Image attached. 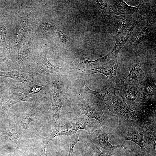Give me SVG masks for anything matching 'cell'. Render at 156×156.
Instances as JSON below:
<instances>
[{"label":"cell","instance_id":"obj_1","mask_svg":"<svg viewBox=\"0 0 156 156\" xmlns=\"http://www.w3.org/2000/svg\"><path fill=\"white\" fill-rule=\"evenodd\" d=\"M63 75L53 77L49 83V92L55 126L60 125L59 115L63 107L67 88V82Z\"/></svg>","mask_w":156,"mask_h":156},{"label":"cell","instance_id":"obj_2","mask_svg":"<svg viewBox=\"0 0 156 156\" xmlns=\"http://www.w3.org/2000/svg\"><path fill=\"white\" fill-rule=\"evenodd\" d=\"M33 61L31 65L27 67L39 79L50 74L59 73L63 75L77 69L75 68H62L53 65L48 60L44 50H42L36 56Z\"/></svg>","mask_w":156,"mask_h":156},{"label":"cell","instance_id":"obj_3","mask_svg":"<svg viewBox=\"0 0 156 156\" xmlns=\"http://www.w3.org/2000/svg\"><path fill=\"white\" fill-rule=\"evenodd\" d=\"M124 122L119 126V137L124 140L131 141L136 144L143 152L146 151L143 144L144 136L142 127L137 121L123 120Z\"/></svg>","mask_w":156,"mask_h":156},{"label":"cell","instance_id":"obj_4","mask_svg":"<svg viewBox=\"0 0 156 156\" xmlns=\"http://www.w3.org/2000/svg\"><path fill=\"white\" fill-rule=\"evenodd\" d=\"M95 130L89 133L90 142L101 148L103 152L109 155L118 156L123 150L122 145L113 146L109 142L108 135L110 133L108 127Z\"/></svg>","mask_w":156,"mask_h":156},{"label":"cell","instance_id":"obj_5","mask_svg":"<svg viewBox=\"0 0 156 156\" xmlns=\"http://www.w3.org/2000/svg\"><path fill=\"white\" fill-rule=\"evenodd\" d=\"M103 103L99 100L91 101L84 100L77 104L82 114L89 118H94L100 123L102 128L109 126V120L105 116L103 112Z\"/></svg>","mask_w":156,"mask_h":156},{"label":"cell","instance_id":"obj_6","mask_svg":"<svg viewBox=\"0 0 156 156\" xmlns=\"http://www.w3.org/2000/svg\"><path fill=\"white\" fill-rule=\"evenodd\" d=\"M116 87L125 102L133 110L136 111L142 102L140 86L123 83L120 80Z\"/></svg>","mask_w":156,"mask_h":156},{"label":"cell","instance_id":"obj_7","mask_svg":"<svg viewBox=\"0 0 156 156\" xmlns=\"http://www.w3.org/2000/svg\"><path fill=\"white\" fill-rule=\"evenodd\" d=\"M121 61V58L118 54L106 63L93 69L88 68L85 71L89 75L102 74L107 77V83L116 86L120 81L117 76V70Z\"/></svg>","mask_w":156,"mask_h":156},{"label":"cell","instance_id":"obj_8","mask_svg":"<svg viewBox=\"0 0 156 156\" xmlns=\"http://www.w3.org/2000/svg\"><path fill=\"white\" fill-rule=\"evenodd\" d=\"M10 98L3 106L0 112V116H3L16 103L23 101L32 102L36 100V96L30 94L28 89L12 84L10 86Z\"/></svg>","mask_w":156,"mask_h":156},{"label":"cell","instance_id":"obj_9","mask_svg":"<svg viewBox=\"0 0 156 156\" xmlns=\"http://www.w3.org/2000/svg\"><path fill=\"white\" fill-rule=\"evenodd\" d=\"M113 116L119 118L122 120L138 121V118L136 111L133 110L120 97L113 102L105 103Z\"/></svg>","mask_w":156,"mask_h":156},{"label":"cell","instance_id":"obj_10","mask_svg":"<svg viewBox=\"0 0 156 156\" xmlns=\"http://www.w3.org/2000/svg\"><path fill=\"white\" fill-rule=\"evenodd\" d=\"M0 75L11 78L28 86L40 85V79L26 67L8 71L0 72Z\"/></svg>","mask_w":156,"mask_h":156},{"label":"cell","instance_id":"obj_11","mask_svg":"<svg viewBox=\"0 0 156 156\" xmlns=\"http://www.w3.org/2000/svg\"><path fill=\"white\" fill-rule=\"evenodd\" d=\"M80 129L79 124L75 118L68 121L63 125L55 126L52 131L46 137L42 151H46L47 146L54 138L61 135H71Z\"/></svg>","mask_w":156,"mask_h":156},{"label":"cell","instance_id":"obj_12","mask_svg":"<svg viewBox=\"0 0 156 156\" xmlns=\"http://www.w3.org/2000/svg\"><path fill=\"white\" fill-rule=\"evenodd\" d=\"M156 120L140 123L143 133L144 142L149 156H156Z\"/></svg>","mask_w":156,"mask_h":156},{"label":"cell","instance_id":"obj_13","mask_svg":"<svg viewBox=\"0 0 156 156\" xmlns=\"http://www.w3.org/2000/svg\"><path fill=\"white\" fill-rule=\"evenodd\" d=\"M148 1L142 0L135 6L128 5L123 0L110 1L109 3L112 14L118 16L130 15L140 12L147 7Z\"/></svg>","mask_w":156,"mask_h":156},{"label":"cell","instance_id":"obj_14","mask_svg":"<svg viewBox=\"0 0 156 156\" xmlns=\"http://www.w3.org/2000/svg\"><path fill=\"white\" fill-rule=\"evenodd\" d=\"M84 83V89L86 92L94 95L102 101L106 102L105 103H111L120 97L119 90L113 85L107 83L100 90L95 91L90 89Z\"/></svg>","mask_w":156,"mask_h":156},{"label":"cell","instance_id":"obj_15","mask_svg":"<svg viewBox=\"0 0 156 156\" xmlns=\"http://www.w3.org/2000/svg\"><path fill=\"white\" fill-rule=\"evenodd\" d=\"M128 75L125 78L120 80L123 83L140 86L146 78L141 64L138 61L133 62L128 67Z\"/></svg>","mask_w":156,"mask_h":156},{"label":"cell","instance_id":"obj_16","mask_svg":"<svg viewBox=\"0 0 156 156\" xmlns=\"http://www.w3.org/2000/svg\"><path fill=\"white\" fill-rule=\"evenodd\" d=\"M137 24L135 31L130 37L126 46L130 47L144 42L150 37L153 33L152 29L148 24Z\"/></svg>","mask_w":156,"mask_h":156},{"label":"cell","instance_id":"obj_17","mask_svg":"<svg viewBox=\"0 0 156 156\" xmlns=\"http://www.w3.org/2000/svg\"><path fill=\"white\" fill-rule=\"evenodd\" d=\"M140 21L137 18L132 25L128 29L116 36L115 45L111 51L106 55L109 60H111L118 54L124 46L132 35L133 30Z\"/></svg>","mask_w":156,"mask_h":156},{"label":"cell","instance_id":"obj_18","mask_svg":"<svg viewBox=\"0 0 156 156\" xmlns=\"http://www.w3.org/2000/svg\"><path fill=\"white\" fill-rule=\"evenodd\" d=\"M131 15H118L111 17L110 29L114 34L117 36L132 25L135 20H134V17Z\"/></svg>","mask_w":156,"mask_h":156},{"label":"cell","instance_id":"obj_19","mask_svg":"<svg viewBox=\"0 0 156 156\" xmlns=\"http://www.w3.org/2000/svg\"><path fill=\"white\" fill-rule=\"evenodd\" d=\"M155 80L152 77L146 78L140 85L142 102L152 98H155Z\"/></svg>","mask_w":156,"mask_h":156},{"label":"cell","instance_id":"obj_20","mask_svg":"<svg viewBox=\"0 0 156 156\" xmlns=\"http://www.w3.org/2000/svg\"><path fill=\"white\" fill-rule=\"evenodd\" d=\"M38 105H33L23 115L21 120V125L24 129L30 128L34 124L37 112Z\"/></svg>","mask_w":156,"mask_h":156},{"label":"cell","instance_id":"obj_21","mask_svg":"<svg viewBox=\"0 0 156 156\" xmlns=\"http://www.w3.org/2000/svg\"><path fill=\"white\" fill-rule=\"evenodd\" d=\"M86 144L88 148L84 156H117L105 153L101 151L96 146L90 142L87 143Z\"/></svg>","mask_w":156,"mask_h":156},{"label":"cell","instance_id":"obj_22","mask_svg":"<svg viewBox=\"0 0 156 156\" xmlns=\"http://www.w3.org/2000/svg\"><path fill=\"white\" fill-rule=\"evenodd\" d=\"M4 136L6 140L13 143L18 144L21 143L19 135L17 131L14 129L6 131Z\"/></svg>","mask_w":156,"mask_h":156},{"label":"cell","instance_id":"obj_23","mask_svg":"<svg viewBox=\"0 0 156 156\" xmlns=\"http://www.w3.org/2000/svg\"><path fill=\"white\" fill-rule=\"evenodd\" d=\"M117 156H149L147 152H143L136 148L123 150Z\"/></svg>","mask_w":156,"mask_h":156},{"label":"cell","instance_id":"obj_24","mask_svg":"<svg viewBox=\"0 0 156 156\" xmlns=\"http://www.w3.org/2000/svg\"><path fill=\"white\" fill-rule=\"evenodd\" d=\"M79 132H77L76 133L71 135L70 141L69 151L68 155H73V151L75 145L78 142H83L86 144V143L79 140Z\"/></svg>","mask_w":156,"mask_h":156},{"label":"cell","instance_id":"obj_25","mask_svg":"<svg viewBox=\"0 0 156 156\" xmlns=\"http://www.w3.org/2000/svg\"><path fill=\"white\" fill-rule=\"evenodd\" d=\"M98 8L108 16L112 15L109 4L105 3L103 1H96Z\"/></svg>","mask_w":156,"mask_h":156},{"label":"cell","instance_id":"obj_26","mask_svg":"<svg viewBox=\"0 0 156 156\" xmlns=\"http://www.w3.org/2000/svg\"><path fill=\"white\" fill-rule=\"evenodd\" d=\"M28 89L29 92L30 94L34 95L41 91L44 88V87L40 85H36L33 86H29Z\"/></svg>","mask_w":156,"mask_h":156},{"label":"cell","instance_id":"obj_27","mask_svg":"<svg viewBox=\"0 0 156 156\" xmlns=\"http://www.w3.org/2000/svg\"><path fill=\"white\" fill-rule=\"evenodd\" d=\"M59 36L61 42L62 43H66L68 39L67 36L62 31L59 32Z\"/></svg>","mask_w":156,"mask_h":156},{"label":"cell","instance_id":"obj_28","mask_svg":"<svg viewBox=\"0 0 156 156\" xmlns=\"http://www.w3.org/2000/svg\"><path fill=\"white\" fill-rule=\"evenodd\" d=\"M41 26L42 28L46 30L52 29L53 27V24L48 22H44L42 23Z\"/></svg>","mask_w":156,"mask_h":156},{"label":"cell","instance_id":"obj_29","mask_svg":"<svg viewBox=\"0 0 156 156\" xmlns=\"http://www.w3.org/2000/svg\"><path fill=\"white\" fill-rule=\"evenodd\" d=\"M67 156H73V155H68Z\"/></svg>","mask_w":156,"mask_h":156},{"label":"cell","instance_id":"obj_30","mask_svg":"<svg viewBox=\"0 0 156 156\" xmlns=\"http://www.w3.org/2000/svg\"><path fill=\"white\" fill-rule=\"evenodd\" d=\"M82 156H83V155H82Z\"/></svg>","mask_w":156,"mask_h":156}]
</instances>
